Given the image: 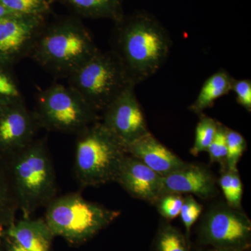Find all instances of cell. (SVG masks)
Listing matches in <instances>:
<instances>
[{
    "label": "cell",
    "instance_id": "obj_1",
    "mask_svg": "<svg viewBox=\"0 0 251 251\" xmlns=\"http://www.w3.org/2000/svg\"><path fill=\"white\" fill-rule=\"evenodd\" d=\"M111 51L135 85L152 76L166 62L172 41L153 15L144 10L115 23Z\"/></svg>",
    "mask_w": 251,
    "mask_h": 251
},
{
    "label": "cell",
    "instance_id": "obj_2",
    "mask_svg": "<svg viewBox=\"0 0 251 251\" xmlns=\"http://www.w3.org/2000/svg\"><path fill=\"white\" fill-rule=\"evenodd\" d=\"M99 50L80 18L67 16L46 24L29 56L48 72L67 77Z\"/></svg>",
    "mask_w": 251,
    "mask_h": 251
},
{
    "label": "cell",
    "instance_id": "obj_3",
    "mask_svg": "<svg viewBox=\"0 0 251 251\" xmlns=\"http://www.w3.org/2000/svg\"><path fill=\"white\" fill-rule=\"evenodd\" d=\"M15 194L24 218L55 197L57 181L45 142L34 140L14 156L11 166Z\"/></svg>",
    "mask_w": 251,
    "mask_h": 251
},
{
    "label": "cell",
    "instance_id": "obj_4",
    "mask_svg": "<svg viewBox=\"0 0 251 251\" xmlns=\"http://www.w3.org/2000/svg\"><path fill=\"white\" fill-rule=\"evenodd\" d=\"M75 172L83 186H99L115 181L126 147L102 124H92L78 133Z\"/></svg>",
    "mask_w": 251,
    "mask_h": 251
},
{
    "label": "cell",
    "instance_id": "obj_5",
    "mask_svg": "<svg viewBox=\"0 0 251 251\" xmlns=\"http://www.w3.org/2000/svg\"><path fill=\"white\" fill-rule=\"evenodd\" d=\"M120 214V211L90 202L73 193L54 198L48 204L45 220L54 236L72 244H81L108 226Z\"/></svg>",
    "mask_w": 251,
    "mask_h": 251
},
{
    "label": "cell",
    "instance_id": "obj_6",
    "mask_svg": "<svg viewBox=\"0 0 251 251\" xmlns=\"http://www.w3.org/2000/svg\"><path fill=\"white\" fill-rule=\"evenodd\" d=\"M67 77L68 85L99 114L127 87L134 85L111 50H99Z\"/></svg>",
    "mask_w": 251,
    "mask_h": 251
},
{
    "label": "cell",
    "instance_id": "obj_7",
    "mask_svg": "<svg viewBox=\"0 0 251 251\" xmlns=\"http://www.w3.org/2000/svg\"><path fill=\"white\" fill-rule=\"evenodd\" d=\"M34 112L39 127L66 133L78 134L99 121L93 110L70 86L54 84L41 91Z\"/></svg>",
    "mask_w": 251,
    "mask_h": 251
},
{
    "label": "cell",
    "instance_id": "obj_8",
    "mask_svg": "<svg viewBox=\"0 0 251 251\" xmlns=\"http://www.w3.org/2000/svg\"><path fill=\"white\" fill-rule=\"evenodd\" d=\"M198 236L203 245L249 250L251 221L242 210L234 209L226 202H216L203 214Z\"/></svg>",
    "mask_w": 251,
    "mask_h": 251
},
{
    "label": "cell",
    "instance_id": "obj_9",
    "mask_svg": "<svg viewBox=\"0 0 251 251\" xmlns=\"http://www.w3.org/2000/svg\"><path fill=\"white\" fill-rule=\"evenodd\" d=\"M127 87L102 112V124L126 149L130 144L150 134L148 122L134 92Z\"/></svg>",
    "mask_w": 251,
    "mask_h": 251
},
{
    "label": "cell",
    "instance_id": "obj_10",
    "mask_svg": "<svg viewBox=\"0 0 251 251\" xmlns=\"http://www.w3.org/2000/svg\"><path fill=\"white\" fill-rule=\"evenodd\" d=\"M46 18L11 15L0 20V64L9 67L29 56Z\"/></svg>",
    "mask_w": 251,
    "mask_h": 251
},
{
    "label": "cell",
    "instance_id": "obj_11",
    "mask_svg": "<svg viewBox=\"0 0 251 251\" xmlns=\"http://www.w3.org/2000/svg\"><path fill=\"white\" fill-rule=\"evenodd\" d=\"M40 128L23 101L0 105V150L13 156L34 140Z\"/></svg>",
    "mask_w": 251,
    "mask_h": 251
},
{
    "label": "cell",
    "instance_id": "obj_12",
    "mask_svg": "<svg viewBox=\"0 0 251 251\" xmlns=\"http://www.w3.org/2000/svg\"><path fill=\"white\" fill-rule=\"evenodd\" d=\"M217 181L210 170L202 165L187 163L182 168L162 176L161 196L168 193L195 195L202 199L219 193Z\"/></svg>",
    "mask_w": 251,
    "mask_h": 251
},
{
    "label": "cell",
    "instance_id": "obj_13",
    "mask_svg": "<svg viewBox=\"0 0 251 251\" xmlns=\"http://www.w3.org/2000/svg\"><path fill=\"white\" fill-rule=\"evenodd\" d=\"M162 176L134 157L126 155L115 181L132 197L155 204L161 196Z\"/></svg>",
    "mask_w": 251,
    "mask_h": 251
},
{
    "label": "cell",
    "instance_id": "obj_14",
    "mask_svg": "<svg viewBox=\"0 0 251 251\" xmlns=\"http://www.w3.org/2000/svg\"><path fill=\"white\" fill-rule=\"evenodd\" d=\"M126 153L162 176L171 174L187 164V162L167 148L151 133L128 145Z\"/></svg>",
    "mask_w": 251,
    "mask_h": 251
},
{
    "label": "cell",
    "instance_id": "obj_15",
    "mask_svg": "<svg viewBox=\"0 0 251 251\" xmlns=\"http://www.w3.org/2000/svg\"><path fill=\"white\" fill-rule=\"evenodd\" d=\"M7 234L11 239L27 251H50L54 237L45 219L29 218L11 223Z\"/></svg>",
    "mask_w": 251,
    "mask_h": 251
},
{
    "label": "cell",
    "instance_id": "obj_16",
    "mask_svg": "<svg viewBox=\"0 0 251 251\" xmlns=\"http://www.w3.org/2000/svg\"><path fill=\"white\" fill-rule=\"evenodd\" d=\"M59 2L79 18L109 19L114 23L125 16L123 0H53Z\"/></svg>",
    "mask_w": 251,
    "mask_h": 251
},
{
    "label": "cell",
    "instance_id": "obj_17",
    "mask_svg": "<svg viewBox=\"0 0 251 251\" xmlns=\"http://www.w3.org/2000/svg\"><path fill=\"white\" fill-rule=\"evenodd\" d=\"M234 80L224 69L214 73L203 84L197 98L190 105V110L194 113L202 114L204 110L212 106L217 99L232 90Z\"/></svg>",
    "mask_w": 251,
    "mask_h": 251
},
{
    "label": "cell",
    "instance_id": "obj_18",
    "mask_svg": "<svg viewBox=\"0 0 251 251\" xmlns=\"http://www.w3.org/2000/svg\"><path fill=\"white\" fill-rule=\"evenodd\" d=\"M153 251H189L187 239L167 221L160 224L153 244Z\"/></svg>",
    "mask_w": 251,
    "mask_h": 251
},
{
    "label": "cell",
    "instance_id": "obj_19",
    "mask_svg": "<svg viewBox=\"0 0 251 251\" xmlns=\"http://www.w3.org/2000/svg\"><path fill=\"white\" fill-rule=\"evenodd\" d=\"M219 185L226 198V202L234 209L242 210L244 188L239 171L225 168L219 179Z\"/></svg>",
    "mask_w": 251,
    "mask_h": 251
},
{
    "label": "cell",
    "instance_id": "obj_20",
    "mask_svg": "<svg viewBox=\"0 0 251 251\" xmlns=\"http://www.w3.org/2000/svg\"><path fill=\"white\" fill-rule=\"evenodd\" d=\"M0 3L16 15L46 18L52 11L53 0H0Z\"/></svg>",
    "mask_w": 251,
    "mask_h": 251
},
{
    "label": "cell",
    "instance_id": "obj_21",
    "mask_svg": "<svg viewBox=\"0 0 251 251\" xmlns=\"http://www.w3.org/2000/svg\"><path fill=\"white\" fill-rule=\"evenodd\" d=\"M221 124L210 117L202 115L196 128V136L191 153L197 156L200 153L207 151L212 143Z\"/></svg>",
    "mask_w": 251,
    "mask_h": 251
},
{
    "label": "cell",
    "instance_id": "obj_22",
    "mask_svg": "<svg viewBox=\"0 0 251 251\" xmlns=\"http://www.w3.org/2000/svg\"><path fill=\"white\" fill-rule=\"evenodd\" d=\"M226 135L227 150L226 168L229 171H238V163L247 149V141L239 132L226 126Z\"/></svg>",
    "mask_w": 251,
    "mask_h": 251
},
{
    "label": "cell",
    "instance_id": "obj_23",
    "mask_svg": "<svg viewBox=\"0 0 251 251\" xmlns=\"http://www.w3.org/2000/svg\"><path fill=\"white\" fill-rule=\"evenodd\" d=\"M17 82L7 67L0 64V105L23 101Z\"/></svg>",
    "mask_w": 251,
    "mask_h": 251
},
{
    "label": "cell",
    "instance_id": "obj_24",
    "mask_svg": "<svg viewBox=\"0 0 251 251\" xmlns=\"http://www.w3.org/2000/svg\"><path fill=\"white\" fill-rule=\"evenodd\" d=\"M184 197L181 194L168 193L160 196L155 202L158 213L167 220H173L179 215Z\"/></svg>",
    "mask_w": 251,
    "mask_h": 251
},
{
    "label": "cell",
    "instance_id": "obj_25",
    "mask_svg": "<svg viewBox=\"0 0 251 251\" xmlns=\"http://www.w3.org/2000/svg\"><path fill=\"white\" fill-rule=\"evenodd\" d=\"M202 205L195 199L192 195L184 197L179 215L186 229V239H188L191 227L198 221L202 212Z\"/></svg>",
    "mask_w": 251,
    "mask_h": 251
},
{
    "label": "cell",
    "instance_id": "obj_26",
    "mask_svg": "<svg viewBox=\"0 0 251 251\" xmlns=\"http://www.w3.org/2000/svg\"><path fill=\"white\" fill-rule=\"evenodd\" d=\"M211 163H219L223 168H226L227 158V140H226V126L219 125L212 143L207 150Z\"/></svg>",
    "mask_w": 251,
    "mask_h": 251
},
{
    "label": "cell",
    "instance_id": "obj_27",
    "mask_svg": "<svg viewBox=\"0 0 251 251\" xmlns=\"http://www.w3.org/2000/svg\"><path fill=\"white\" fill-rule=\"evenodd\" d=\"M237 102L248 112H251V81L249 79L234 80L232 90Z\"/></svg>",
    "mask_w": 251,
    "mask_h": 251
},
{
    "label": "cell",
    "instance_id": "obj_28",
    "mask_svg": "<svg viewBox=\"0 0 251 251\" xmlns=\"http://www.w3.org/2000/svg\"><path fill=\"white\" fill-rule=\"evenodd\" d=\"M13 214V198L9 188L0 175V219L11 217Z\"/></svg>",
    "mask_w": 251,
    "mask_h": 251
},
{
    "label": "cell",
    "instance_id": "obj_29",
    "mask_svg": "<svg viewBox=\"0 0 251 251\" xmlns=\"http://www.w3.org/2000/svg\"><path fill=\"white\" fill-rule=\"evenodd\" d=\"M11 15L14 14L11 13V11H9L6 8H5L4 6L0 3V20L11 16Z\"/></svg>",
    "mask_w": 251,
    "mask_h": 251
},
{
    "label": "cell",
    "instance_id": "obj_30",
    "mask_svg": "<svg viewBox=\"0 0 251 251\" xmlns=\"http://www.w3.org/2000/svg\"><path fill=\"white\" fill-rule=\"evenodd\" d=\"M11 243L10 244L9 251H26L25 249H23V248L21 247V246H20L19 244H17V243L13 241L12 239H11Z\"/></svg>",
    "mask_w": 251,
    "mask_h": 251
},
{
    "label": "cell",
    "instance_id": "obj_31",
    "mask_svg": "<svg viewBox=\"0 0 251 251\" xmlns=\"http://www.w3.org/2000/svg\"><path fill=\"white\" fill-rule=\"evenodd\" d=\"M206 251H249V250H243V249H225V248H212Z\"/></svg>",
    "mask_w": 251,
    "mask_h": 251
}]
</instances>
